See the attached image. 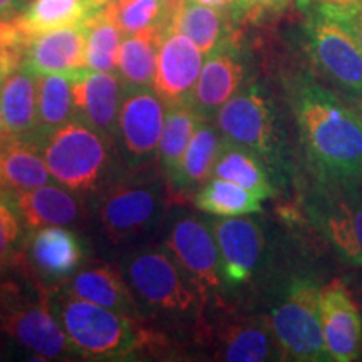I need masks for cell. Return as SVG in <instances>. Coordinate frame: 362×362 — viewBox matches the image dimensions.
<instances>
[{"label":"cell","mask_w":362,"mask_h":362,"mask_svg":"<svg viewBox=\"0 0 362 362\" xmlns=\"http://www.w3.org/2000/svg\"><path fill=\"white\" fill-rule=\"evenodd\" d=\"M128 279L143 300L156 309L187 312L197 300L181 279L180 267L163 252L148 250L131 257Z\"/></svg>","instance_id":"obj_10"},{"label":"cell","mask_w":362,"mask_h":362,"mask_svg":"<svg viewBox=\"0 0 362 362\" xmlns=\"http://www.w3.org/2000/svg\"><path fill=\"white\" fill-rule=\"evenodd\" d=\"M221 257V275L230 285H242L262 264L265 237L262 226L245 216H223L210 223Z\"/></svg>","instance_id":"obj_15"},{"label":"cell","mask_w":362,"mask_h":362,"mask_svg":"<svg viewBox=\"0 0 362 362\" xmlns=\"http://www.w3.org/2000/svg\"><path fill=\"white\" fill-rule=\"evenodd\" d=\"M203 62V52L187 35L173 29L166 30L153 81V89L166 106L192 103Z\"/></svg>","instance_id":"obj_16"},{"label":"cell","mask_w":362,"mask_h":362,"mask_svg":"<svg viewBox=\"0 0 362 362\" xmlns=\"http://www.w3.org/2000/svg\"><path fill=\"white\" fill-rule=\"evenodd\" d=\"M320 287L314 279L297 277L270 312V325L284 359L330 361L320 322Z\"/></svg>","instance_id":"obj_5"},{"label":"cell","mask_w":362,"mask_h":362,"mask_svg":"<svg viewBox=\"0 0 362 362\" xmlns=\"http://www.w3.org/2000/svg\"><path fill=\"white\" fill-rule=\"evenodd\" d=\"M30 0H16V8H17V13H21L24 8L29 6Z\"/></svg>","instance_id":"obj_41"},{"label":"cell","mask_w":362,"mask_h":362,"mask_svg":"<svg viewBox=\"0 0 362 362\" xmlns=\"http://www.w3.org/2000/svg\"><path fill=\"white\" fill-rule=\"evenodd\" d=\"M66 292L81 300L93 302L119 314L134 315L136 312L133 293L129 292L119 272L110 265L83 270L71 280Z\"/></svg>","instance_id":"obj_25"},{"label":"cell","mask_w":362,"mask_h":362,"mask_svg":"<svg viewBox=\"0 0 362 362\" xmlns=\"http://www.w3.org/2000/svg\"><path fill=\"white\" fill-rule=\"evenodd\" d=\"M168 247L175 262L192 279L198 291L221 285V257L211 226L187 216L175 223L168 237Z\"/></svg>","instance_id":"obj_14"},{"label":"cell","mask_w":362,"mask_h":362,"mask_svg":"<svg viewBox=\"0 0 362 362\" xmlns=\"http://www.w3.org/2000/svg\"><path fill=\"white\" fill-rule=\"evenodd\" d=\"M0 325L8 336L45 359H57L74 351L49 302L7 304L2 298Z\"/></svg>","instance_id":"obj_11"},{"label":"cell","mask_w":362,"mask_h":362,"mask_svg":"<svg viewBox=\"0 0 362 362\" xmlns=\"http://www.w3.org/2000/svg\"><path fill=\"white\" fill-rule=\"evenodd\" d=\"M300 146L315 180L334 183L362 181V115L337 90L310 74L288 84Z\"/></svg>","instance_id":"obj_1"},{"label":"cell","mask_w":362,"mask_h":362,"mask_svg":"<svg viewBox=\"0 0 362 362\" xmlns=\"http://www.w3.org/2000/svg\"><path fill=\"white\" fill-rule=\"evenodd\" d=\"M214 175L216 178L232 181L238 187L248 189L262 200L275 194L265 161L250 149L226 139L216 160Z\"/></svg>","instance_id":"obj_28"},{"label":"cell","mask_w":362,"mask_h":362,"mask_svg":"<svg viewBox=\"0 0 362 362\" xmlns=\"http://www.w3.org/2000/svg\"><path fill=\"white\" fill-rule=\"evenodd\" d=\"M198 123H200V117L197 116L189 103L166 106L158 155H160L161 168L173 187L180 178L185 153H187Z\"/></svg>","instance_id":"obj_29"},{"label":"cell","mask_w":362,"mask_h":362,"mask_svg":"<svg viewBox=\"0 0 362 362\" xmlns=\"http://www.w3.org/2000/svg\"><path fill=\"white\" fill-rule=\"evenodd\" d=\"M166 30V25L148 27L136 34H129V37L123 40L117 57V71L126 90L153 88L158 52Z\"/></svg>","instance_id":"obj_24"},{"label":"cell","mask_w":362,"mask_h":362,"mask_svg":"<svg viewBox=\"0 0 362 362\" xmlns=\"http://www.w3.org/2000/svg\"><path fill=\"white\" fill-rule=\"evenodd\" d=\"M86 33V67L90 71L112 72L117 67V57L123 44V33L111 19L106 8L84 24Z\"/></svg>","instance_id":"obj_33"},{"label":"cell","mask_w":362,"mask_h":362,"mask_svg":"<svg viewBox=\"0 0 362 362\" xmlns=\"http://www.w3.org/2000/svg\"><path fill=\"white\" fill-rule=\"evenodd\" d=\"M330 2H337V4H354V2H361L362 0H330Z\"/></svg>","instance_id":"obj_42"},{"label":"cell","mask_w":362,"mask_h":362,"mask_svg":"<svg viewBox=\"0 0 362 362\" xmlns=\"http://www.w3.org/2000/svg\"><path fill=\"white\" fill-rule=\"evenodd\" d=\"M189 2L200 4V6H206V7L220 8V11H230V12H232V7H233V0H189Z\"/></svg>","instance_id":"obj_39"},{"label":"cell","mask_w":362,"mask_h":362,"mask_svg":"<svg viewBox=\"0 0 362 362\" xmlns=\"http://www.w3.org/2000/svg\"><path fill=\"white\" fill-rule=\"evenodd\" d=\"M101 133L74 119L54 131L40 143L49 173L72 192L94 188L106 170L110 149Z\"/></svg>","instance_id":"obj_6"},{"label":"cell","mask_w":362,"mask_h":362,"mask_svg":"<svg viewBox=\"0 0 362 362\" xmlns=\"http://www.w3.org/2000/svg\"><path fill=\"white\" fill-rule=\"evenodd\" d=\"M19 235V214L16 206L8 205L7 194L0 192V270L12 262Z\"/></svg>","instance_id":"obj_35"},{"label":"cell","mask_w":362,"mask_h":362,"mask_svg":"<svg viewBox=\"0 0 362 362\" xmlns=\"http://www.w3.org/2000/svg\"><path fill=\"white\" fill-rule=\"evenodd\" d=\"M226 141L259 155L274 171H284L287 155L274 103L259 86L240 89L215 117Z\"/></svg>","instance_id":"obj_4"},{"label":"cell","mask_w":362,"mask_h":362,"mask_svg":"<svg viewBox=\"0 0 362 362\" xmlns=\"http://www.w3.org/2000/svg\"><path fill=\"white\" fill-rule=\"evenodd\" d=\"M17 214L29 228L64 226L78 220L81 205L74 197L59 187H44L12 194Z\"/></svg>","instance_id":"obj_23"},{"label":"cell","mask_w":362,"mask_h":362,"mask_svg":"<svg viewBox=\"0 0 362 362\" xmlns=\"http://www.w3.org/2000/svg\"><path fill=\"white\" fill-rule=\"evenodd\" d=\"M98 2H101V4H104V6H107V4H110L111 0H98Z\"/></svg>","instance_id":"obj_43"},{"label":"cell","mask_w":362,"mask_h":362,"mask_svg":"<svg viewBox=\"0 0 362 362\" xmlns=\"http://www.w3.org/2000/svg\"><path fill=\"white\" fill-rule=\"evenodd\" d=\"M160 189L149 181H119L103 193L99 216L112 242L138 237L156 221Z\"/></svg>","instance_id":"obj_8"},{"label":"cell","mask_w":362,"mask_h":362,"mask_svg":"<svg viewBox=\"0 0 362 362\" xmlns=\"http://www.w3.org/2000/svg\"><path fill=\"white\" fill-rule=\"evenodd\" d=\"M225 17V11L220 8L185 0L171 16L168 29L187 35L203 52V56H208L220 45L228 42V27Z\"/></svg>","instance_id":"obj_27"},{"label":"cell","mask_w":362,"mask_h":362,"mask_svg":"<svg viewBox=\"0 0 362 362\" xmlns=\"http://www.w3.org/2000/svg\"><path fill=\"white\" fill-rule=\"evenodd\" d=\"M361 307H362V291H361Z\"/></svg>","instance_id":"obj_44"},{"label":"cell","mask_w":362,"mask_h":362,"mask_svg":"<svg viewBox=\"0 0 362 362\" xmlns=\"http://www.w3.org/2000/svg\"><path fill=\"white\" fill-rule=\"evenodd\" d=\"M24 64L35 74H67L83 69L86 67L84 24L35 35L25 47Z\"/></svg>","instance_id":"obj_18"},{"label":"cell","mask_w":362,"mask_h":362,"mask_svg":"<svg viewBox=\"0 0 362 362\" xmlns=\"http://www.w3.org/2000/svg\"><path fill=\"white\" fill-rule=\"evenodd\" d=\"M104 7L98 0H30L13 22L22 35L30 40L51 30L83 25Z\"/></svg>","instance_id":"obj_22"},{"label":"cell","mask_w":362,"mask_h":362,"mask_svg":"<svg viewBox=\"0 0 362 362\" xmlns=\"http://www.w3.org/2000/svg\"><path fill=\"white\" fill-rule=\"evenodd\" d=\"M165 101L153 88L126 90L119 112L117 136L131 161H149L160 149Z\"/></svg>","instance_id":"obj_12"},{"label":"cell","mask_w":362,"mask_h":362,"mask_svg":"<svg viewBox=\"0 0 362 362\" xmlns=\"http://www.w3.org/2000/svg\"><path fill=\"white\" fill-rule=\"evenodd\" d=\"M8 138H13L11 134V131H8L6 121H4V115H2V110H0V143L6 141Z\"/></svg>","instance_id":"obj_40"},{"label":"cell","mask_w":362,"mask_h":362,"mask_svg":"<svg viewBox=\"0 0 362 362\" xmlns=\"http://www.w3.org/2000/svg\"><path fill=\"white\" fill-rule=\"evenodd\" d=\"M76 119L71 79L67 74H39L37 144Z\"/></svg>","instance_id":"obj_31"},{"label":"cell","mask_w":362,"mask_h":362,"mask_svg":"<svg viewBox=\"0 0 362 362\" xmlns=\"http://www.w3.org/2000/svg\"><path fill=\"white\" fill-rule=\"evenodd\" d=\"M245 83V66L232 44L226 42L208 54L192 98V107L200 119L214 121L221 106Z\"/></svg>","instance_id":"obj_17"},{"label":"cell","mask_w":362,"mask_h":362,"mask_svg":"<svg viewBox=\"0 0 362 362\" xmlns=\"http://www.w3.org/2000/svg\"><path fill=\"white\" fill-rule=\"evenodd\" d=\"M104 8L123 34H136L155 25L168 27L171 19L163 0H131L124 4L111 0Z\"/></svg>","instance_id":"obj_34"},{"label":"cell","mask_w":362,"mask_h":362,"mask_svg":"<svg viewBox=\"0 0 362 362\" xmlns=\"http://www.w3.org/2000/svg\"><path fill=\"white\" fill-rule=\"evenodd\" d=\"M260 12V0H233L232 17L240 19V17L253 16Z\"/></svg>","instance_id":"obj_37"},{"label":"cell","mask_w":362,"mask_h":362,"mask_svg":"<svg viewBox=\"0 0 362 362\" xmlns=\"http://www.w3.org/2000/svg\"><path fill=\"white\" fill-rule=\"evenodd\" d=\"M304 6V47L310 64L341 96L362 106V49L349 30L324 6L307 0Z\"/></svg>","instance_id":"obj_3"},{"label":"cell","mask_w":362,"mask_h":362,"mask_svg":"<svg viewBox=\"0 0 362 362\" xmlns=\"http://www.w3.org/2000/svg\"><path fill=\"white\" fill-rule=\"evenodd\" d=\"M34 265L47 277H69L83 262V247L78 237L62 226H45L30 243Z\"/></svg>","instance_id":"obj_26"},{"label":"cell","mask_w":362,"mask_h":362,"mask_svg":"<svg viewBox=\"0 0 362 362\" xmlns=\"http://www.w3.org/2000/svg\"><path fill=\"white\" fill-rule=\"evenodd\" d=\"M223 141L225 138L216 126H211L210 121L200 119L192 141L188 144L187 153H185L180 178L176 181L175 188L183 192V189L205 185L214 175Z\"/></svg>","instance_id":"obj_30"},{"label":"cell","mask_w":362,"mask_h":362,"mask_svg":"<svg viewBox=\"0 0 362 362\" xmlns=\"http://www.w3.org/2000/svg\"><path fill=\"white\" fill-rule=\"evenodd\" d=\"M52 310L72 349L86 359H126L149 344L148 332L129 315L81 300L67 292L52 302Z\"/></svg>","instance_id":"obj_2"},{"label":"cell","mask_w":362,"mask_h":362,"mask_svg":"<svg viewBox=\"0 0 362 362\" xmlns=\"http://www.w3.org/2000/svg\"><path fill=\"white\" fill-rule=\"evenodd\" d=\"M17 16L16 0H0V21H12Z\"/></svg>","instance_id":"obj_38"},{"label":"cell","mask_w":362,"mask_h":362,"mask_svg":"<svg viewBox=\"0 0 362 362\" xmlns=\"http://www.w3.org/2000/svg\"><path fill=\"white\" fill-rule=\"evenodd\" d=\"M198 210L216 216H245L262 211V198L221 178L208 180L194 197Z\"/></svg>","instance_id":"obj_32"},{"label":"cell","mask_w":362,"mask_h":362,"mask_svg":"<svg viewBox=\"0 0 362 362\" xmlns=\"http://www.w3.org/2000/svg\"><path fill=\"white\" fill-rule=\"evenodd\" d=\"M39 74L25 64L13 69L0 83V110L13 138L37 144Z\"/></svg>","instance_id":"obj_19"},{"label":"cell","mask_w":362,"mask_h":362,"mask_svg":"<svg viewBox=\"0 0 362 362\" xmlns=\"http://www.w3.org/2000/svg\"><path fill=\"white\" fill-rule=\"evenodd\" d=\"M49 176L51 173L39 144L17 138L0 143V192H30L47 185Z\"/></svg>","instance_id":"obj_21"},{"label":"cell","mask_w":362,"mask_h":362,"mask_svg":"<svg viewBox=\"0 0 362 362\" xmlns=\"http://www.w3.org/2000/svg\"><path fill=\"white\" fill-rule=\"evenodd\" d=\"M218 359L228 362H262L284 359L269 319H238L221 329L216 346Z\"/></svg>","instance_id":"obj_20"},{"label":"cell","mask_w":362,"mask_h":362,"mask_svg":"<svg viewBox=\"0 0 362 362\" xmlns=\"http://www.w3.org/2000/svg\"><path fill=\"white\" fill-rule=\"evenodd\" d=\"M324 6L332 13L341 24L349 30V34L356 39V42L362 49V4H337L324 0Z\"/></svg>","instance_id":"obj_36"},{"label":"cell","mask_w":362,"mask_h":362,"mask_svg":"<svg viewBox=\"0 0 362 362\" xmlns=\"http://www.w3.org/2000/svg\"><path fill=\"white\" fill-rule=\"evenodd\" d=\"M307 197V215L337 255L362 269V192L359 183L315 180Z\"/></svg>","instance_id":"obj_7"},{"label":"cell","mask_w":362,"mask_h":362,"mask_svg":"<svg viewBox=\"0 0 362 362\" xmlns=\"http://www.w3.org/2000/svg\"><path fill=\"white\" fill-rule=\"evenodd\" d=\"M71 79L76 119L83 121L104 138L117 136L119 112L126 94L123 79L112 72L88 67L67 72Z\"/></svg>","instance_id":"obj_9"},{"label":"cell","mask_w":362,"mask_h":362,"mask_svg":"<svg viewBox=\"0 0 362 362\" xmlns=\"http://www.w3.org/2000/svg\"><path fill=\"white\" fill-rule=\"evenodd\" d=\"M320 322L330 361L352 362L361 359V312L342 280H330L320 291Z\"/></svg>","instance_id":"obj_13"}]
</instances>
